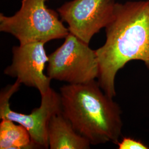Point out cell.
<instances>
[{
    "mask_svg": "<svg viewBox=\"0 0 149 149\" xmlns=\"http://www.w3.org/2000/svg\"><path fill=\"white\" fill-rule=\"evenodd\" d=\"M106 32V42L96 50L97 81L113 98L116 74L129 61H141L149 70V0L116 3Z\"/></svg>",
    "mask_w": 149,
    "mask_h": 149,
    "instance_id": "6da1fadb",
    "label": "cell"
},
{
    "mask_svg": "<svg viewBox=\"0 0 149 149\" xmlns=\"http://www.w3.org/2000/svg\"><path fill=\"white\" fill-rule=\"evenodd\" d=\"M60 95L64 117L91 145L118 144L122 130V111L98 81L63 86Z\"/></svg>",
    "mask_w": 149,
    "mask_h": 149,
    "instance_id": "7a4b0ae2",
    "label": "cell"
},
{
    "mask_svg": "<svg viewBox=\"0 0 149 149\" xmlns=\"http://www.w3.org/2000/svg\"><path fill=\"white\" fill-rule=\"evenodd\" d=\"M48 0H22L20 10L13 16L0 13V31L10 33L20 44L47 43L65 38L69 34L59 20L58 14L48 8Z\"/></svg>",
    "mask_w": 149,
    "mask_h": 149,
    "instance_id": "3957f363",
    "label": "cell"
},
{
    "mask_svg": "<svg viewBox=\"0 0 149 149\" xmlns=\"http://www.w3.org/2000/svg\"><path fill=\"white\" fill-rule=\"evenodd\" d=\"M48 57L47 75L52 80L81 84L98 77L96 50L91 49L88 44L71 33L64 43Z\"/></svg>",
    "mask_w": 149,
    "mask_h": 149,
    "instance_id": "277c9868",
    "label": "cell"
},
{
    "mask_svg": "<svg viewBox=\"0 0 149 149\" xmlns=\"http://www.w3.org/2000/svg\"><path fill=\"white\" fill-rule=\"evenodd\" d=\"M21 85L16 80L13 84L6 86L1 91L0 119H8L21 124L29 132L37 149H48L49 122L54 115L63 112L60 95L50 87L46 93L41 95L39 108L33 109L29 114L19 113L11 109L10 100Z\"/></svg>",
    "mask_w": 149,
    "mask_h": 149,
    "instance_id": "5b68a950",
    "label": "cell"
},
{
    "mask_svg": "<svg viewBox=\"0 0 149 149\" xmlns=\"http://www.w3.org/2000/svg\"><path fill=\"white\" fill-rule=\"evenodd\" d=\"M115 0H72L58 9L70 33L89 44L93 36L111 21Z\"/></svg>",
    "mask_w": 149,
    "mask_h": 149,
    "instance_id": "8992f818",
    "label": "cell"
},
{
    "mask_svg": "<svg viewBox=\"0 0 149 149\" xmlns=\"http://www.w3.org/2000/svg\"><path fill=\"white\" fill-rule=\"evenodd\" d=\"M44 44L33 42L13 47L12 64L4 70L5 74L16 78L21 84L37 88L41 95L50 88L52 80L44 74L49 59Z\"/></svg>",
    "mask_w": 149,
    "mask_h": 149,
    "instance_id": "52a82bcc",
    "label": "cell"
},
{
    "mask_svg": "<svg viewBox=\"0 0 149 149\" xmlns=\"http://www.w3.org/2000/svg\"><path fill=\"white\" fill-rule=\"evenodd\" d=\"M48 142L50 149H88L91 145L74 130L62 113L54 115L49 122Z\"/></svg>",
    "mask_w": 149,
    "mask_h": 149,
    "instance_id": "ba28073f",
    "label": "cell"
},
{
    "mask_svg": "<svg viewBox=\"0 0 149 149\" xmlns=\"http://www.w3.org/2000/svg\"><path fill=\"white\" fill-rule=\"evenodd\" d=\"M0 149H37L27 129L8 119L0 123Z\"/></svg>",
    "mask_w": 149,
    "mask_h": 149,
    "instance_id": "9c48e42d",
    "label": "cell"
},
{
    "mask_svg": "<svg viewBox=\"0 0 149 149\" xmlns=\"http://www.w3.org/2000/svg\"><path fill=\"white\" fill-rule=\"evenodd\" d=\"M119 149H148L149 147L141 141L132 138L125 137L120 142H118Z\"/></svg>",
    "mask_w": 149,
    "mask_h": 149,
    "instance_id": "30bf717a",
    "label": "cell"
}]
</instances>
